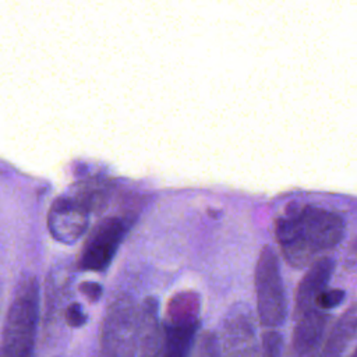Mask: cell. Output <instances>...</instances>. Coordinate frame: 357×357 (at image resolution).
Wrapping results in <instances>:
<instances>
[{
  "label": "cell",
  "instance_id": "12",
  "mask_svg": "<svg viewBox=\"0 0 357 357\" xmlns=\"http://www.w3.org/2000/svg\"><path fill=\"white\" fill-rule=\"evenodd\" d=\"M199 297L192 291H183L172 297L166 308L165 325L199 324Z\"/></svg>",
  "mask_w": 357,
  "mask_h": 357
},
{
  "label": "cell",
  "instance_id": "7",
  "mask_svg": "<svg viewBox=\"0 0 357 357\" xmlns=\"http://www.w3.org/2000/svg\"><path fill=\"white\" fill-rule=\"evenodd\" d=\"M223 357H254L257 351L254 321L244 307H234L225 318L222 336L218 339Z\"/></svg>",
  "mask_w": 357,
  "mask_h": 357
},
{
  "label": "cell",
  "instance_id": "19",
  "mask_svg": "<svg viewBox=\"0 0 357 357\" xmlns=\"http://www.w3.org/2000/svg\"><path fill=\"white\" fill-rule=\"evenodd\" d=\"M289 357H310V356H301V354H296V353H289Z\"/></svg>",
  "mask_w": 357,
  "mask_h": 357
},
{
  "label": "cell",
  "instance_id": "13",
  "mask_svg": "<svg viewBox=\"0 0 357 357\" xmlns=\"http://www.w3.org/2000/svg\"><path fill=\"white\" fill-rule=\"evenodd\" d=\"M282 336L273 329H268L261 336V357H280L282 354Z\"/></svg>",
  "mask_w": 357,
  "mask_h": 357
},
{
  "label": "cell",
  "instance_id": "6",
  "mask_svg": "<svg viewBox=\"0 0 357 357\" xmlns=\"http://www.w3.org/2000/svg\"><path fill=\"white\" fill-rule=\"evenodd\" d=\"M91 208L77 195L59 197L49 209L47 229L52 237L60 243L71 244L86 230Z\"/></svg>",
  "mask_w": 357,
  "mask_h": 357
},
{
  "label": "cell",
  "instance_id": "15",
  "mask_svg": "<svg viewBox=\"0 0 357 357\" xmlns=\"http://www.w3.org/2000/svg\"><path fill=\"white\" fill-rule=\"evenodd\" d=\"M199 340L201 342L197 349V357H218L219 356L218 337L213 333H204Z\"/></svg>",
  "mask_w": 357,
  "mask_h": 357
},
{
  "label": "cell",
  "instance_id": "8",
  "mask_svg": "<svg viewBox=\"0 0 357 357\" xmlns=\"http://www.w3.org/2000/svg\"><path fill=\"white\" fill-rule=\"evenodd\" d=\"M335 269V262L329 257H321L312 262L301 282L297 286L294 296V317L296 319L304 312L315 307L317 297L326 290L328 282Z\"/></svg>",
  "mask_w": 357,
  "mask_h": 357
},
{
  "label": "cell",
  "instance_id": "20",
  "mask_svg": "<svg viewBox=\"0 0 357 357\" xmlns=\"http://www.w3.org/2000/svg\"><path fill=\"white\" fill-rule=\"evenodd\" d=\"M349 357H357V347H356V350H354Z\"/></svg>",
  "mask_w": 357,
  "mask_h": 357
},
{
  "label": "cell",
  "instance_id": "9",
  "mask_svg": "<svg viewBox=\"0 0 357 357\" xmlns=\"http://www.w3.org/2000/svg\"><path fill=\"white\" fill-rule=\"evenodd\" d=\"M329 314L319 308H312L297 318L291 337V353L315 357L324 339L329 322Z\"/></svg>",
  "mask_w": 357,
  "mask_h": 357
},
{
  "label": "cell",
  "instance_id": "14",
  "mask_svg": "<svg viewBox=\"0 0 357 357\" xmlns=\"http://www.w3.org/2000/svg\"><path fill=\"white\" fill-rule=\"evenodd\" d=\"M344 290L342 289H326L315 300V307L319 310H331L337 307L344 300Z\"/></svg>",
  "mask_w": 357,
  "mask_h": 357
},
{
  "label": "cell",
  "instance_id": "10",
  "mask_svg": "<svg viewBox=\"0 0 357 357\" xmlns=\"http://www.w3.org/2000/svg\"><path fill=\"white\" fill-rule=\"evenodd\" d=\"M357 332V304H351L335 322L315 357H342Z\"/></svg>",
  "mask_w": 357,
  "mask_h": 357
},
{
  "label": "cell",
  "instance_id": "2",
  "mask_svg": "<svg viewBox=\"0 0 357 357\" xmlns=\"http://www.w3.org/2000/svg\"><path fill=\"white\" fill-rule=\"evenodd\" d=\"M39 318V286L33 276L20 282L6 315L0 357H31Z\"/></svg>",
  "mask_w": 357,
  "mask_h": 357
},
{
  "label": "cell",
  "instance_id": "5",
  "mask_svg": "<svg viewBox=\"0 0 357 357\" xmlns=\"http://www.w3.org/2000/svg\"><path fill=\"white\" fill-rule=\"evenodd\" d=\"M126 223L120 218L100 220L88 236L79 255V268L102 272L112 262L126 233Z\"/></svg>",
  "mask_w": 357,
  "mask_h": 357
},
{
  "label": "cell",
  "instance_id": "17",
  "mask_svg": "<svg viewBox=\"0 0 357 357\" xmlns=\"http://www.w3.org/2000/svg\"><path fill=\"white\" fill-rule=\"evenodd\" d=\"M79 290L91 300V301H98L102 296V287L100 284L95 282H85L79 286Z\"/></svg>",
  "mask_w": 357,
  "mask_h": 357
},
{
  "label": "cell",
  "instance_id": "4",
  "mask_svg": "<svg viewBox=\"0 0 357 357\" xmlns=\"http://www.w3.org/2000/svg\"><path fill=\"white\" fill-rule=\"evenodd\" d=\"M139 308L121 297L105 314L100 331L99 357H134L138 343Z\"/></svg>",
  "mask_w": 357,
  "mask_h": 357
},
{
  "label": "cell",
  "instance_id": "16",
  "mask_svg": "<svg viewBox=\"0 0 357 357\" xmlns=\"http://www.w3.org/2000/svg\"><path fill=\"white\" fill-rule=\"evenodd\" d=\"M64 317H66V322L73 328H79L86 322V315L78 303L70 304L64 312Z\"/></svg>",
  "mask_w": 357,
  "mask_h": 357
},
{
  "label": "cell",
  "instance_id": "18",
  "mask_svg": "<svg viewBox=\"0 0 357 357\" xmlns=\"http://www.w3.org/2000/svg\"><path fill=\"white\" fill-rule=\"evenodd\" d=\"M346 264L349 266H357V237L349 245V250L346 254Z\"/></svg>",
  "mask_w": 357,
  "mask_h": 357
},
{
  "label": "cell",
  "instance_id": "3",
  "mask_svg": "<svg viewBox=\"0 0 357 357\" xmlns=\"http://www.w3.org/2000/svg\"><path fill=\"white\" fill-rule=\"evenodd\" d=\"M255 293L259 324L268 329L282 325L287 312L286 297L278 257L269 245L261 248L255 265Z\"/></svg>",
  "mask_w": 357,
  "mask_h": 357
},
{
  "label": "cell",
  "instance_id": "11",
  "mask_svg": "<svg viewBox=\"0 0 357 357\" xmlns=\"http://www.w3.org/2000/svg\"><path fill=\"white\" fill-rule=\"evenodd\" d=\"M199 324L165 325L160 357H190Z\"/></svg>",
  "mask_w": 357,
  "mask_h": 357
},
{
  "label": "cell",
  "instance_id": "1",
  "mask_svg": "<svg viewBox=\"0 0 357 357\" xmlns=\"http://www.w3.org/2000/svg\"><path fill=\"white\" fill-rule=\"evenodd\" d=\"M344 230V220L339 213L296 202L289 204L275 223L284 259L294 268L305 266L315 254L337 245Z\"/></svg>",
  "mask_w": 357,
  "mask_h": 357
}]
</instances>
